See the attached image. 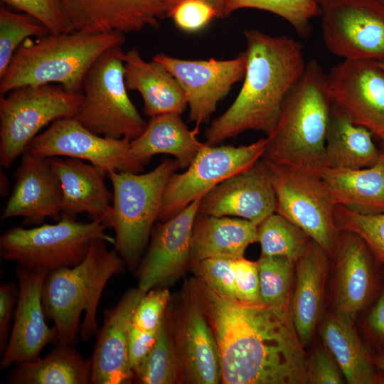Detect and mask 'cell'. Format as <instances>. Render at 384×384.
I'll return each mask as SVG.
<instances>
[{"instance_id":"c3c4849f","label":"cell","mask_w":384,"mask_h":384,"mask_svg":"<svg viewBox=\"0 0 384 384\" xmlns=\"http://www.w3.org/2000/svg\"><path fill=\"white\" fill-rule=\"evenodd\" d=\"M187 0H166V16L171 17L175 9L182 2ZM213 6L218 13V17H224V8L228 0H201Z\"/></svg>"},{"instance_id":"603a6c76","label":"cell","mask_w":384,"mask_h":384,"mask_svg":"<svg viewBox=\"0 0 384 384\" xmlns=\"http://www.w3.org/2000/svg\"><path fill=\"white\" fill-rule=\"evenodd\" d=\"M369 249L357 235L339 230L336 260V314L353 321L367 302L372 287Z\"/></svg>"},{"instance_id":"e575fe53","label":"cell","mask_w":384,"mask_h":384,"mask_svg":"<svg viewBox=\"0 0 384 384\" xmlns=\"http://www.w3.org/2000/svg\"><path fill=\"white\" fill-rule=\"evenodd\" d=\"M50 33L40 21L26 13L0 8V78L21 44L29 37L43 38Z\"/></svg>"},{"instance_id":"bcb514c9","label":"cell","mask_w":384,"mask_h":384,"mask_svg":"<svg viewBox=\"0 0 384 384\" xmlns=\"http://www.w3.org/2000/svg\"><path fill=\"white\" fill-rule=\"evenodd\" d=\"M157 332L158 331L144 332L132 326L129 339L128 360L134 378L151 350Z\"/></svg>"},{"instance_id":"f546056e","label":"cell","mask_w":384,"mask_h":384,"mask_svg":"<svg viewBox=\"0 0 384 384\" xmlns=\"http://www.w3.org/2000/svg\"><path fill=\"white\" fill-rule=\"evenodd\" d=\"M91 359L83 357L74 346L60 344L43 357L18 363L7 383L12 384H90Z\"/></svg>"},{"instance_id":"277c9868","label":"cell","mask_w":384,"mask_h":384,"mask_svg":"<svg viewBox=\"0 0 384 384\" xmlns=\"http://www.w3.org/2000/svg\"><path fill=\"white\" fill-rule=\"evenodd\" d=\"M104 240H95L85 259L75 266L47 274L42 304L47 320L58 331V343L75 346L80 336L88 341L99 331L97 309L110 278L124 270L117 252Z\"/></svg>"},{"instance_id":"ba28073f","label":"cell","mask_w":384,"mask_h":384,"mask_svg":"<svg viewBox=\"0 0 384 384\" xmlns=\"http://www.w3.org/2000/svg\"><path fill=\"white\" fill-rule=\"evenodd\" d=\"M123 54L122 46L111 48L93 63L85 77L82 103L74 118L96 134L132 141L147 122L128 95Z\"/></svg>"},{"instance_id":"7402d4cb","label":"cell","mask_w":384,"mask_h":384,"mask_svg":"<svg viewBox=\"0 0 384 384\" xmlns=\"http://www.w3.org/2000/svg\"><path fill=\"white\" fill-rule=\"evenodd\" d=\"M50 159L62 188L61 218L76 219L78 214L85 213L92 220H102L107 225L113 200V193L105 183L108 172L78 159Z\"/></svg>"},{"instance_id":"681fc988","label":"cell","mask_w":384,"mask_h":384,"mask_svg":"<svg viewBox=\"0 0 384 384\" xmlns=\"http://www.w3.org/2000/svg\"><path fill=\"white\" fill-rule=\"evenodd\" d=\"M374 364L384 371V354H380L373 358Z\"/></svg>"},{"instance_id":"44dd1931","label":"cell","mask_w":384,"mask_h":384,"mask_svg":"<svg viewBox=\"0 0 384 384\" xmlns=\"http://www.w3.org/2000/svg\"><path fill=\"white\" fill-rule=\"evenodd\" d=\"M145 293L131 289L105 311L90 358L92 384H124L134 379L129 366V339L134 313Z\"/></svg>"},{"instance_id":"8fae6325","label":"cell","mask_w":384,"mask_h":384,"mask_svg":"<svg viewBox=\"0 0 384 384\" xmlns=\"http://www.w3.org/2000/svg\"><path fill=\"white\" fill-rule=\"evenodd\" d=\"M267 144V137L240 146L205 142L186 169L169 178L158 220L171 218L222 181L251 167L262 158Z\"/></svg>"},{"instance_id":"d6a6232c","label":"cell","mask_w":384,"mask_h":384,"mask_svg":"<svg viewBox=\"0 0 384 384\" xmlns=\"http://www.w3.org/2000/svg\"><path fill=\"white\" fill-rule=\"evenodd\" d=\"M311 240L299 227L276 212L257 225L261 256H284L296 263Z\"/></svg>"},{"instance_id":"9c48e42d","label":"cell","mask_w":384,"mask_h":384,"mask_svg":"<svg viewBox=\"0 0 384 384\" xmlns=\"http://www.w3.org/2000/svg\"><path fill=\"white\" fill-rule=\"evenodd\" d=\"M82 100V92H69L61 85L52 84L24 86L1 95V166L9 167L48 124L74 117Z\"/></svg>"},{"instance_id":"4316f807","label":"cell","mask_w":384,"mask_h":384,"mask_svg":"<svg viewBox=\"0 0 384 384\" xmlns=\"http://www.w3.org/2000/svg\"><path fill=\"white\" fill-rule=\"evenodd\" d=\"M199 126L190 129L180 114L167 113L150 117L143 132L130 141L133 157L142 165L147 164L156 154H169L179 169H186L205 142L198 139Z\"/></svg>"},{"instance_id":"7a4b0ae2","label":"cell","mask_w":384,"mask_h":384,"mask_svg":"<svg viewBox=\"0 0 384 384\" xmlns=\"http://www.w3.org/2000/svg\"><path fill=\"white\" fill-rule=\"evenodd\" d=\"M243 35L247 45L244 82L233 104L206 130L209 145H218L247 130L270 135L287 95L306 67L303 46L294 38L256 29L245 30Z\"/></svg>"},{"instance_id":"ab89813d","label":"cell","mask_w":384,"mask_h":384,"mask_svg":"<svg viewBox=\"0 0 384 384\" xmlns=\"http://www.w3.org/2000/svg\"><path fill=\"white\" fill-rule=\"evenodd\" d=\"M8 6L36 18L51 33L73 31L59 0H1Z\"/></svg>"},{"instance_id":"5bb4252c","label":"cell","mask_w":384,"mask_h":384,"mask_svg":"<svg viewBox=\"0 0 384 384\" xmlns=\"http://www.w3.org/2000/svg\"><path fill=\"white\" fill-rule=\"evenodd\" d=\"M333 107L384 144V69L370 60H346L326 73Z\"/></svg>"},{"instance_id":"3957f363","label":"cell","mask_w":384,"mask_h":384,"mask_svg":"<svg viewBox=\"0 0 384 384\" xmlns=\"http://www.w3.org/2000/svg\"><path fill=\"white\" fill-rule=\"evenodd\" d=\"M332 110L326 73L311 59L287 95L261 159L321 178L329 169L326 139Z\"/></svg>"},{"instance_id":"7c38bea8","label":"cell","mask_w":384,"mask_h":384,"mask_svg":"<svg viewBox=\"0 0 384 384\" xmlns=\"http://www.w3.org/2000/svg\"><path fill=\"white\" fill-rule=\"evenodd\" d=\"M324 44L346 60L384 63V3L378 0H318Z\"/></svg>"},{"instance_id":"74e56055","label":"cell","mask_w":384,"mask_h":384,"mask_svg":"<svg viewBox=\"0 0 384 384\" xmlns=\"http://www.w3.org/2000/svg\"><path fill=\"white\" fill-rule=\"evenodd\" d=\"M334 219L338 230L357 235L378 260L384 263V213L362 214L337 205Z\"/></svg>"},{"instance_id":"ffe728a7","label":"cell","mask_w":384,"mask_h":384,"mask_svg":"<svg viewBox=\"0 0 384 384\" xmlns=\"http://www.w3.org/2000/svg\"><path fill=\"white\" fill-rule=\"evenodd\" d=\"M16 182L2 212V220L22 217L23 225H41L47 218H61L63 194L50 158L24 152Z\"/></svg>"},{"instance_id":"ee69618b","label":"cell","mask_w":384,"mask_h":384,"mask_svg":"<svg viewBox=\"0 0 384 384\" xmlns=\"http://www.w3.org/2000/svg\"><path fill=\"white\" fill-rule=\"evenodd\" d=\"M307 383L342 384L341 375L328 351L317 348L306 360Z\"/></svg>"},{"instance_id":"6da1fadb","label":"cell","mask_w":384,"mask_h":384,"mask_svg":"<svg viewBox=\"0 0 384 384\" xmlns=\"http://www.w3.org/2000/svg\"><path fill=\"white\" fill-rule=\"evenodd\" d=\"M191 284L218 344L222 383H307L290 302L245 303L217 294L198 279Z\"/></svg>"},{"instance_id":"4fadbf2b","label":"cell","mask_w":384,"mask_h":384,"mask_svg":"<svg viewBox=\"0 0 384 384\" xmlns=\"http://www.w3.org/2000/svg\"><path fill=\"white\" fill-rule=\"evenodd\" d=\"M130 140L96 134L74 117L59 119L38 134L25 152L36 156L85 160L110 171L141 173L144 166L132 156Z\"/></svg>"},{"instance_id":"4dcf8cb0","label":"cell","mask_w":384,"mask_h":384,"mask_svg":"<svg viewBox=\"0 0 384 384\" xmlns=\"http://www.w3.org/2000/svg\"><path fill=\"white\" fill-rule=\"evenodd\" d=\"M327 349L334 357L350 384H371L382 381L371 358L361 341L353 321L337 314L329 316L321 327Z\"/></svg>"},{"instance_id":"d4e9b609","label":"cell","mask_w":384,"mask_h":384,"mask_svg":"<svg viewBox=\"0 0 384 384\" xmlns=\"http://www.w3.org/2000/svg\"><path fill=\"white\" fill-rule=\"evenodd\" d=\"M123 61L127 88L141 94L146 116L184 112L188 107L184 92L162 65L153 59L144 60L137 48L124 52Z\"/></svg>"},{"instance_id":"f1b7e54d","label":"cell","mask_w":384,"mask_h":384,"mask_svg":"<svg viewBox=\"0 0 384 384\" xmlns=\"http://www.w3.org/2000/svg\"><path fill=\"white\" fill-rule=\"evenodd\" d=\"M321 178L336 205L362 214L384 213V149L370 167L329 168Z\"/></svg>"},{"instance_id":"83f0119b","label":"cell","mask_w":384,"mask_h":384,"mask_svg":"<svg viewBox=\"0 0 384 384\" xmlns=\"http://www.w3.org/2000/svg\"><path fill=\"white\" fill-rule=\"evenodd\" d=\"M257 242V225L243 218L198 213L194 221L190 265L210 257H242Z\"/></svg>"},{"instance_id":"8d00e7d4","label":"cell","mask_w":384,"mask_h":384,"mask_svg":"<svg viewBox=\"0 0 384 384\" xmlns=\"http://www.w3.org/2000/svg\"><path fill=\"white\" fill-rule=\"evenodd\" d=\"M257 264L260 280V302L267 306L289 304V290L296 263L284 256H260Z\"/></svg>"},{"instance_id":"5b68a950","label":"cell","mask_w":384,"mask_h":384,"mask_svg":"<svg viewBox=\"0 0 384 384\" xmlns=\"http://www.w3.org/2000/svg\"><path fill=\"white\" fill-rule=\"evenodd\" d=\"M124 34L80 31L51 33L22 45L0 78V93L18 87L58 83L65 90L82 92L85 77L97 59L111 48L122 46Z\"/></svg>"},{"instance_id":"8992f818","label":"cell","mask_w":384,"mask_h":384,"mask_svg":"<svg viewBox=\"0 0 384 384\" xmlns=\"http://www.w3.org/2000/svg\"><path fill=\"white\" fill-rule=\"evenodd\" d=\"M178 169L176 160L167 159L145 174H108L113 200L107 225L114 231V249L129 268L138 264L158 220L166 183Z\"/></svg>"},{"instance_id":"7dc6e473","label":"cell","mask_w":384,"mask_h":384,"mask_svg":"<svg viewBox=\"0 0 384 384\" xmlns=\"http://www.w3.org/2000/svg\"><path fill=\"white\" fill-rule=\"evenodd\" d=\"M370 326L384 338V287L382 294L369 316Z\"/></svg>"},{"instance_id":"7bdbcfd3","label":"cell","mask_w":384,"mask_h":384,"mask_svg":"<svg viewBox=\"0 0 384 384\" xmlns=\"http://www.w3.org/2000/svg\"><path fill=\"white\" fill-rule=\"evenodd\" d=\"M236 299L245 303L260 302V280L257 262L244 257L234 259Z\"/></svg>"},{"instance_id":"484cf974","label":"cell","mask_w":384,"mask_h":384,"mask_svg":"<svg viewBox=\"0 0 384 384\" xmlns=\"http://www.w3.org/2000/svg\"><path fill=\"white\" fill-rule=\"evenodd\" d=\"M329 254L311 240L308 250L296 262L297 281L290 299V310L297 335L306 346L321 313Z\"/></svg>"},{"instance_id":"d590c367","label":"cell","mask_w":384,"mask_h":384,"mask_svg":"<svg viewBox=\"0 0 384 384\" xmlns=\"http://www.w3.org/2000/svg\"><path fill=\"white\" fill-rule=\"evenodd\" d=\"M180 364L164 318L155 342L134 378L143 384H172L177 380Z\"/></svg>"},{"instance_id":"cb8c5ba5","label":"cell","mask_w":384,"mask_h":384,"mask_svg":"<svg viewBox=\"0 0 384 384\" xmlns=\"http://www.w3.org/2000/svg\"><path fill=\"white\" fill-rule=\"evenodd\" d=\"M177 355L180 368L191 383L216 384L221 382L218 344L192 291L182 321Z\"/></svg>"},{"instance_id":"b9f144b4","label":"cell","mask_w":384,"mask_h":384,"mask_svg":"<svg viewBox=\"0 0 384 384\" xmlns=\"http://www.w3.org/2000/svg\"><path fill=\"white\" fill-rule=\"evenodd\" d=\"M171 17L179 29L193 33L206 27L218 17V13L213 6L203 1L187 0L175 9Z\"/></svg>"},{"instance_id":"1f68e13d","label":"cell","mask_w":384,"mask_h":384,"mask_svg":"<svg viewBox=\"0 0 384 384\" xmlns=\"http://www.w3.org/2000/svg\"><path fill=\"white\" fill-rule=\"evenodd\" d=\"M373 135L333 107L326 139L329 168L355 170L375 164L382 151L375 146Z\"/></svg>"},{"instance_id":"52a82bcc","label":"cell","mask_w":384,"mask_h":384,"mask_svg":"<svg viewBox=\"0 0 384 384\" xmlns=\"http://www.w3.org/2000/svg\"><path fill=\"white\" fill-rule=\"evenodd\" d=\"M107 228L102 220L84 223L68 218L31 228L14 227L0 237L1 255L18 266L48 273L81 262L95 240L114 245V238L105 232Z\"/></svg>"},{"instance_id":"2e32d148","label":"cell","mask_w":384,"mask_h":384,"mask_svg":"<svg viewBox=\"0 0 384 384\" xmlns=\"http://www.w3.org/2000/svg\"><path fill=\"white\" fill-rule=\"evenodd\" d=\"M48 272L18 266V294L9 339L0 362L1 370L12 364L36 360L50 343L58 342V331L50 328L42 304V292Z\"/></svg>"},{"instance_id":"9a60e30c","label":"cell","mask_w":384,"mask_h":384,"mask_svg":"<svg viewBox=\"0 0 384 384\" xmlns=\"http://www.w3.org/2000/svg\"><path fill=\"white\" fill-rule=\"evenodd\" d=\"M152 59L162 65L179 83L189 107V120L196 126L209 121L218 103L244 78L246 68L245 52L229 60H191L165 53L156 54Z\"/></svg>"},{"instance_id":"60d3db41","label":"cell","mask_w":384,"mask_h":384,"mask_svg":"<svg viewBox=\"0 0 384 384\" xmlns=\"http://www.w3.org/2000/svg\"><path fill=\"white\" fill-rule=\"evenodd\" d=\"M169 301L167 289L156 287L146 292L135 309L132 326L144 332L157 331Z\"/></svg>"},{"instance_id":"836d02e7","label":"cell","mask_w":384,"mask_h":384,"mask_svg":"<svg viewBox=\"0 0 384 384\" xmlns=\"http://www.w3.org/2000/svg\"><path fill=\"white\" fill-rule=\"evenodd\" d=\"M246 8L265 10L279 16L303 38H307L311 33V19L321 14L316 0H228L224 16Z\"/></svg>"},{"instance_id":"e0dca14e","label":"cell","mask_w":384,"mask_h":384,"mask_svg":"<svg viewBox=\"0 0 384 384\" xmlns=\"http://www.w3.org/2000/svg\"><path fill=\"white\" fill-rule=\"evenodd\" d=\"M201 198L152 229L151 243L137 271L139 289L146 292L161 287L190 263L193 228Z\"/></svg>"},{"instance_id":"f907efd6","label":"cell","mask_w":384,"mask_h":384,"mask_svg":"<svg viewBox=\"0 0 384 384\" xmlns=\"http://www.w3.org/2000/svg\"><path fill=\"white\" fill-rule=\"evenodd\" d=\"M378 63H379V65H380V67H381L383 69H384V63H379V62H378Z\"/></svg>"},{"instance_id":"f5cc1de1","label":"cell","mask_w":384,"mask_h":384,"mask_svg":"<svg viewBox=\"0 0 384 384\" xmlns=\"http://www.w3.org/2000/svg\"></svg>"},{"instance_id":"f35d334b","label":"cell","mask_w":384,"mask_h":384,"mask_svg":"<svg viewBox=\"0 0 384 384\" xmlns=\"http://www.w3.org/2000/svg\"><path fill=\"white\" fill-rule=\"evenodd\" d=\"M234 259L210 257L191 264L197 279L217 294L236 299Z\"/></svg>"},{"instance_id":"30bf717a","label":"cell","mask_w":384,"mask_h":384,"mask_svg":"<svg viewBox=\"0 0 384 384\" xmlns=\"http://www.w3.org/2000/svg\"><path fill=\"white\" fill-rule=\"evenodd\" d=\"M263 161L271 174L275 212L299 227L333 257L339 233L334 219L337 205L322 178L286 165Z\"/></svg>"},{"instance_id":"d6986e66","label":"cell","mask_w":384,"mask_h":384,"mask_svg":"<svg viewBox=\"0 0 384 384\" xmlns=\"http://www.w3.org/2000/svg\"><path fill=\"white\" fill-rule=\"evenodd\" d=\"M73 31L88 33L157 28L166 0H59Z\"/></svg>"},{"instance_id":"f6af8a7d","label":"cell","mask_w":384,"mask_h":384,"mask_svg":"<svg viewBox=\"0 0 384 384\" xmlns=\"http://www.w3.org/2000/svg\"><path fill=\"white\" fill-rule=\"evenodd\" d=\"M18 294V287L7 282L0 286V352L2 354L7 346L11 331V321Z\"/></svg>"},{"instance_id":"ac0fdd59","label":"cell","mask_w":384,"mask_h":384,"mask_svg":"<svg viewBox=\"0 0 384 384\" xmlns=\"http://www.w3.org/2000/svg\"><path fill=\"white\" fill-rule=\"evenodd\" d=\"M276 198L270 171L260 159L251 167L229 177L201 200L198 213L234 216L259 225L275 212Z\"/></svg>"},{"instance_id":"816d5d0a","label":"cell","mask_w":384,"mask_h":384,"mask_svg":"<svg viewBox=\"0 0 384 384\" xmlns=\"http://www.w3.org/2000/svg\"><path fill=\"white\" fill-rule=\"evenodd\" d=\"M316 1H318V0H316ZM378 1H381V2H383V3H384V0H378Z\"/></svg>"}]
</instances>
